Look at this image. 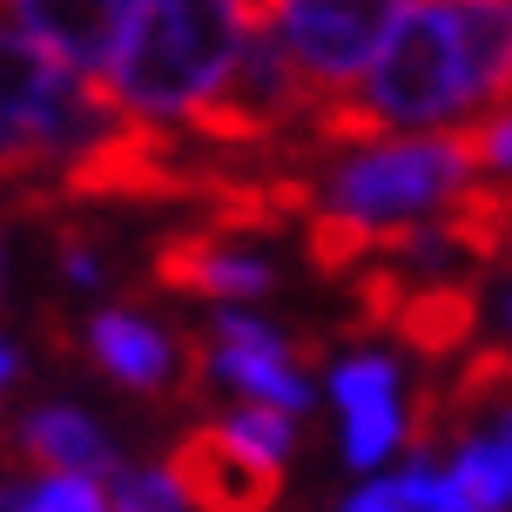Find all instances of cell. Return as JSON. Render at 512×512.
<instances>
[{
	"label": "cell",
	"instance_id": "cell-7",
	"mask_svg": "<svg viewBox=\"0 0 512 512\" xmlns=\"http://www.w3.org/2000/svg\"><path fill=\"white\" fill-rule=\"evenodd\" d=\"M149 283L169 297H270L277 270L223 230H169L149 250Z\"/></svg>",
	"mask_w": 512,
	"mask_h": 512
},
{
	"label": "cell",
	"instance_id": "cell-2",
	"mask_svg": "<svg viewBox=\"0 0 512 512\" xmlns=\"http://www.w3.org/2000/svg\"><path fill=\"white\" fill-rule=\"evenodd\" d=\"M256 34V0H142L108 88L128 115L182 128L236 75Z\"/></svg>",
	"mask_w": 512,
	"mask_h": 512
},
{
	"label": "cell",
	"instance_id": "cell-9",
	"mask_svg": "<svg viewBox=\"0 0 512 512\" xmlns=\"http://www.w3.org/2000/svg\"><path fill=\"white\" fill-rule=\"evenodd\" d=\"M88 358H95V371H108L135 398L182 391V337H162L135 310H102L88 324Z\"/></svg>",
	"mask_w": 512,
	"mask_h": 512
},
{
	"label": "cell",
	"instance_id": "cell-6",
	"mask_svg": "<svg viewBox=\"0 0 512 512\" xmlns=\"http://www.w3.org/2000/svg\"><path fill=\"white\" fill-rule=\"evenodd\" d=\"M162 472L196 512H277L283 499V465L243 445L230 425H189L169 445Z\"/></svg>",
	"mask_w": 512,
	"mask_h": 512
},
{
	"label": "cell",
	"instance_id": "cell-11",
	"mask_svg": "<svg viewBox=\"0 0 512 512\" xmlns=\"http://www.w3.org/2000/svg\"><path fill=\"white\" fill-rule=\"evenodd\" d=\"M14 465H34V472H48V479H61V472H81V479L108 472V479H115V472H122L115 452H108V438L68 405L34 411L21 432H14Z\"/></svg>",
	"mask_w": 512,
	"mask_h": 512
},
{
	"label": "cell",
	"instance_id": "cell-14",
	"mask_svg": "<svg viewBox=\"0 0 512 512\" xmlns=\"http://www.w3.org/2000/svg\"><path fill=\"white\" fill-rule=\"evenodd\" d=\"M391 445H405V425H398V411H391V405L351 411V425H344V459H351V465H378Z\"/></svg>",
	"mask_w": 512,
	"mask_h": 512
},
{
	"label": "cell",
	"instance_id": "cell-3",
	"mask_svg": "<svg viewBox=\"0 0 512 512\" xmlns=\"http://www.w3.org/2000/svg\"><path fill=\"white\" fill-rule=\"evenodd\" d=\"M465 182H472L465 149L445 128V135H405V142L344 155L331 176H317V189H324V209H344L364 223H418V209H445Z\"/></svg>",
	"mask_w": 512,
	"mask_h": 512
},
{
	"label": "cell",
	"instance_id": "cell-19",
	"mask_svg": "<svg viewBox=\"0 0 512 512\" xmlns=\"http://www.w3.org/2000/svg\"><path fill=\"white\" fill-rule=\"evenodd\" d=\"M7 371H14V351H7V344H0V384H7Z\"/></svg>",
	"mask_w": 512,
	"mask_h": 512
},
{
	"label": "cell",
	"instance_id": "cell-16",
	"mask_svg": "<svg viewBox=\"0 0 512 512\" xmlns=\"http://www.w3.org/2000/svg\"><path fill=\"white\" fill-rule=\"evenodd\" d=\"M182 492L169 486V472H115L108 486V512H176Z\"/></svg>",
	"mask_w": 512,
	"mask_h": 512
},
{
	"label": "cell",
	"instance_id": "cell-1",
	"mask_svg": "<svg viewBox=\"0 0 512 512\" xmlns=\"http://www.w3.org/2000/svg\"><path fill=\"white\" fill-rule=\"evenodd\" d=\"M122 115L108 81L61 68L27 27H0V196L14 216H41L54 176Z\"/></svg>",
	"mask_w": 512,
	"mask_h": 512
},
{
	"label": "cell",
	"instance_id": "cell-15",
	"mask_svg": "<svg viewBox=\"0 0 512 512\" xmlns=\"http://www.w3.org/2000/svg\"><path fill=\"white\" fill-rule=\"evenodd\" d=\"M21 512H108V492L81 472H61V479H41V486L21 492Z\"/></svg>",
	"mask_w": 512,
	"mask_h": 512
},
{
	"label": "cell",
	"instance_id": "cell-10",
	"mask_svg": "<svg viewBox=\"0 0 512 512\" xmlns=\"http://www.w3.org/2000/svg\"><path fill=\"white\" fill-rule=\"evenodd\" d=\"M459 27V88L465 115H486L512 102V0H445Z\"/></svg>",
	"mask_w": 512,
	"mask_h": 512
},
{
	"label": "cell",
	"instance_id": "cell-4",
	"mask_svg": "<svg viewBox=\"0 0 512 512\" xmlns=\"http://www.w3.org/2000/svg\"><path fill=\"white\" fill-rule=\"evenodd\" d=\"M351 337H378L391 331L411 358L445 364L459 358L479 337V283L472 277H405V270H364L351 277Z\"/></svg>",
	"mask_w": 512,
	"mask_h": 512
},
{
	"label": "cell",
	"instance_id": "cell-13",
	"mask_svg": "<svg viewBox=\"0 0 512 512\" xmlns=\"http://www.w3.org/2000/svg\"><path fill=\"white\" fill-rule=\"evenodd\" d=\"M223 425H230L243 445H256L263 459H277V465H283V452L297 445V425H290V411H283V405H236Z\"/></svg>",
	"mask_w": 512,
	"mask_h": 512
},
{
	"label": "cell",
	"instance_id": "cell-8",
	"mask_svg": "<svg viewBox=\"0 0 512 512\" xmlns=\"http://www.w3.org/2000/svg\"><path fill=\"white\" fill-rule=\"evenodd\" d=\"M14 14H21V27L41 41L48 54H61L75 75L88 81H108V68H115V54H122L128 41V14L142 7V0H7Z\"/></svg>",
	"mask_w": 512,
	"mask_h": 512
},
{
	"label": "cell",
	"instance_id": "cell-12",
	"mask_svg": "<svg viewBox=\"0 0 512 512\" xmlns=\"http://www.w3.org/2000/svg\"><path fill=\"white\" fill-rule=\"evenodd\" d=\"M465 149V169L479 176H512V115H492V122H459L452 128Z\"/></svg>",
	"mask_w": 512,
	"mask_h": 512
},
{
	"label": "cell",
	"instance_id": "cell-5",
	"mask_svg": "<svg viewBox=\"0 0 512 512\" xmlns=\"http://www.w3.org/2000/svg\"><path fill=\"white\" fill-rule=\"evenodd\" d=\"M405 14L411 0H256V21L277 27L290 61L324 95H337L364 68H378V54L391 48Z\"/></svg>",
	"mask_w": 512,
	"mask_h": 512
},
{
	"label": "cell",
	"instance_id": "cell-18",
	"mask_svg": "<svg viewBox=\"0 0 512 512\" xmlns=\"http://www.w3.org/2000/svg\"><path fill=\"white\" fill-rule=\"evenodd\" d=\"M344 512H418V506H411L405 479H384V486H364V492H358V499H351Z\"/></svg>",
	"mask_w": 512,
	"mask_h": 512
},
{
	"label": "cell",
	"instance_id": "cell-17",
	"mask_svg": "<svg viewBox=\"0 0 512 512\" xmlns=\"http://www.w3.org/2000/svg\"><path fill=\"white\" fill-rule=\"evenodd\" d=\"M331 391H337V405H344V411L391 405V364H384V358H351L331 378Z\"/></svg>",
	"mask_w": 512,
	"mask_h": 512
}]
</instances>
